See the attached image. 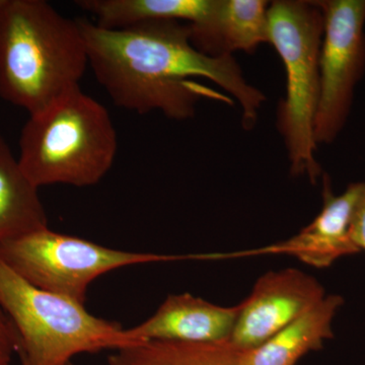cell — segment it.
I'll list each match as a JSON object with an SVG mask.
<instances>
[{"mask_svg": "<svg viewBox=\"0 0 365 365\" xmlns=\"http://www.w3.org/2000/svg\"><path fill=\"white\" fill-rule=\"evenodd\" d=\"M324 16L317 1L277 0L269 6V44L282 60L287 93L278 110L277 126L294 176L314 182L322 175L316 157L314 118L319 98V54Z\"/></svg>", "mask_w": 365, "mask_h": 365, "instance_id": "cell-5", "label": "cell"}, {"mask_svg": "<svg viewBox=\"0 0 365 365\" xmlns=\"http://www.w3.org/2000/svg\"><path fill=\"white\" fill-rule=\"evenodd\" d=\"M344 304L341 295L327 294L316 306L263 344L239 352L237 365H297L302 356L333 339V322Z\"/></svg>", "mask_w": 365, "mask_h": 365, "instance_id": "cell-12", "label": "cell"}, {"mask_svg": "<svg viewBox=\"0 0 365 365\" xmlns=\"http://www.w3.org/2000/svg\"><path fill=\"white\" fill-rule=\"evenodd\" d=\"M0 307L18 336L23 365H68L81 353L136 344L119 324L97 318L83 304L35 287L0 259Z\"/></svg>", "mask_w": 365, "mask_h": 365, "instance_id": "cell-4", "label": "cell"}, {"mask_svg": "<svg viewBox=\"0 0 365 365\" xmlns=\"http://www.w3.org/2000/svg\"><path fill=\"white\" fill-rule=\"evenodd\" d=\"M217 0H81L76 6L95 18L96 25L119 30L151 21L205 23L215 11Z\"/></svg>", "mask_w": 365, "mask_h": 365, "instance_id": "cell-13", "label": "cell"}, {"mask_svg": "<svg viewBox=\"0 0 365 365\" xmlns=\"http://www.w3.org/2000/svg\"><path fill=\"white\" fill-rule=\"evenodd\" d=\"M186 257L135 253L53 232L49 227L0 242V259L35 287L83 304L91 283L115 269Z\"/></svg>", "mask_w": 365, "mask_h": 365, "instance_id": "cell-6", "label": "cell"}, {"mask_svg": "<svg viewBox=\"0 0 365 365\" xmlns=\"http://www.w3.org/2000/svg\"><path fill=\"white\" fill-rule=\"evenodd\" d=\"M327 295L313 276L285 269L261 276L241 309L230 338L237 350L253 349L316 306Z\"/></svg>", "mask_w": 365, "mask_h": 365, "instance_id": "cell-8", "label": "cell"}, {"mask_svg": "<svg viewBox=\"0 0 365 365\" xmlns=\"http://www.w3.org/2000/svg\"><path fill=\"white\" fill-rule=\"evenodd\" d=\"M88 64L78 20L43 0H0V97L36 114L79 88Z\"/></svg>", "mask_w": 365, "mask_h": 365, "instance_id": "cell-2", "label": "cell"}, {"mask_svg": "<svg viewBox=\"0 0 365 365\" xmlns=\"http://www.w3.org/2000/svg\"><path fill=\"white\" fill-rule=\"evenodd\" d=\"M85 37L88 66L113 102L146 114L190 119L204 98L234 100L241 107L242 127L252 129L265 103L250 85L232 55L213 57L197 49L189 24L151 21L107 30L78 20Z\"/></svg>", "mask_w": 365, "mask_h": 365, "instance_id": "cell-1", "label": "cell"}, {"mask_svg": "<svg viewBox=\"0 0 365 365\" xmlns=\"http://www.w3.org/2000/svg\"><path fill=\"white\" fill-rule=\"evenodd\" d=\"M38 190L0 137V242L48 227Z\"/></svg>", "mask_w": 365, "mask_h": 365, "instance_id": "cell-14", "label": "cell"}, {"mask_svg": "<svg viewBox=\"0 0 365 365\" xmlns=\"http://www.w3.org/2000/svg\"><path fill=\"white\" fill-rule=\"evenodd\" d=\"M68 365H74V364H72V362H71V364H69Z\"/></svg>", "mask_w": 365, "mask_h": 365, "instance_id": "cell-18", "label": "cell"}, {"mask_svg": "<svg viewBox=\"0 0 365 365\" xmlns=\"http://www.w3.org/2000/svg\"><path fill=\"white\" fill-rule=\"evenodd\" d=\"M239 352L230 341H144L115 350L109 365H237Z\"/></svg>", "mask_w": 365, "mask_h": 365, "instance_id": "cell-15", "label": "cell"}, {"mask_svg": "<svg viewBox=\"0 0 365 365\" xmlns=\"http://www.w3.org/2000/svg\"><path fill=\"white\" fill-rule=\"evenodd\" d=\"M269 6L265 0H217L205 23L189 25L192 42L209 56L252 54L269 43Z\"/></svg>", "mask_w": 365, "mask_h": 365, "instance_id": "cell-11", "label": "cell"}, {"mask_svg": "<svg viewBox=\"0 0 365 365\" xmlns=\"http://www.w3.org/2000/svg\"><path fill=\"white\" fill-rule=\"evenodd\" d=\"M324 34L319 54L317 145L340 135L351 112L355 88L365 72V0H319Z\"/></svg>", "mask_w": 365, "mask_h": 365, "instance_id": "cell-7", "label": "cell"}, {"mask_svg": "<svg viewBox=\"0 0 365 365\" xmlns=\"http://www.w3.org/2000/svg\"><path fill=\"white\" fill-rule=\"evenodd\" d=\"M351 235L359 251H365V182L364 188L353 217Z\"/></svg>", "mask_w": 365, "mask_h": 365, "instance_id": "cell-17", "label": "cell"}, {"mask_svg": "<svg viewBox=\"0 0 365 365\" xmlns=\"http://www.w3.org/2000/svg\"><path fill=\"white\" fill-rule=\"evenodd\" d=\"M117 133L107 109L81 86L30 115L21 130L19 163L37 188L88 187L107 175Z\"/></svg>", "mask_w": 365, "mask_h": 365, "instance_id": "cell-3", "label": "cell"}, {"mask_svg": "<svg viewBox=\"0 0 365 365\" xmlns=\"http://www.w3.org/2000/svg\"><path fill=\"white\" fill-rule=\"evenodd\" d=\"M323 206L313 222L288 239L258 250V254H287L317 268H326L343 257L360 253L351 227L364 182H351L334 193L328 175L323 176Z\"/></svg>", "mask_w": 365, "mask_h": 365, "instance_id": "cell-9", "label": "cell"}, {"mask_svg": "<svg viewBox=\"0 0 365 365\" xmlns=\"http://www.w3.org/2000/svg\"><path fill=\"white\" fill-rule=\"evenodd\" d=\"M240 309V304L220 307L190 294L170 295L151 318L125 329V334L134 343L222 342L230 340Z\"/></svg>", "mask_w": 365, "mask_h": 365, "instance_id": "cell-10", "label": "cell"}, {"mask_svg": "<svg viewBox=\"0 0 365 365\" xmlns=\"http://www.w3.org/2000/svg\"><path fill=\"white\" fill-rule=\"evenodd\" d=\"M18 351V336L13 324L0 307V365H11Z\"/></svg>", "mask_w": 365, "mask_h": 365, "instance_id": "cell-16", "label": "cell"}]
</instances>
